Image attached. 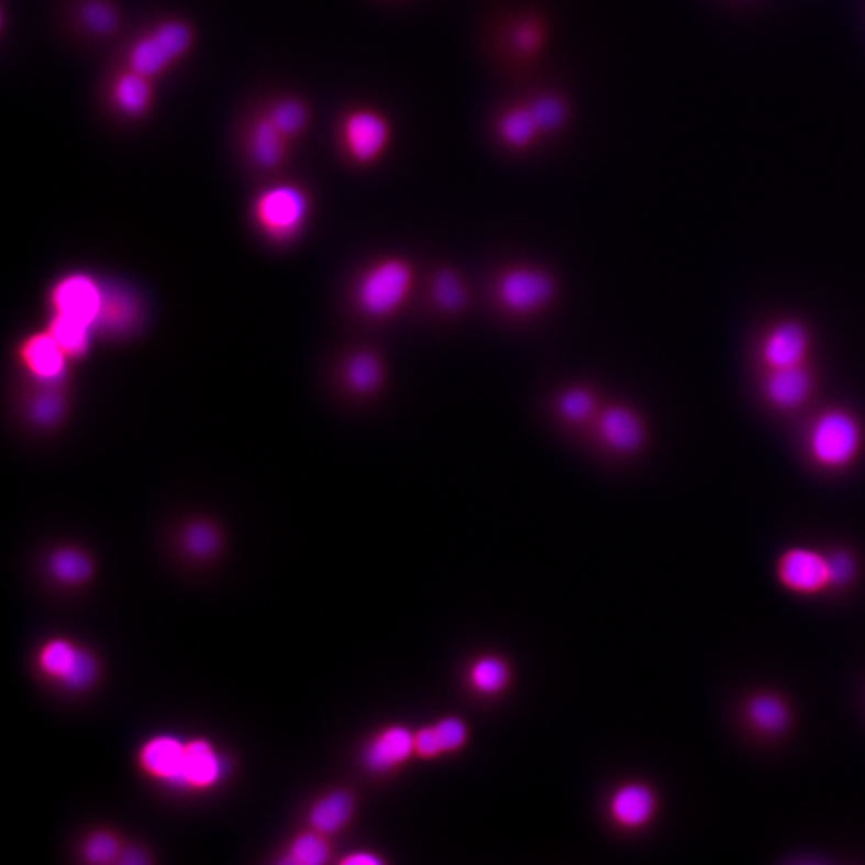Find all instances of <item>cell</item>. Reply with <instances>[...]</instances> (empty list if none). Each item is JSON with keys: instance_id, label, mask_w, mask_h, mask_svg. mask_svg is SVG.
Listing matches in <instances>:
<instances>
[{"instance_id": "9c48e42d", "label": "cell", "mask_w": 865, "mask_h": 865, "mask_svg": "<svg viewBox=\"0 0 865 865\" xmlns=\"http://www.w3.org/2000/svg\"><path fill=\"white\" fill-rule=\"evenodd\" d=\"M499 299L514 313H532L553 299L555 284L544 271L514 268L500 278Z\"/></svg>"}, {"instance_id": "7402d4cb", "label": "cell", "mask_w": 865, "mask_h": 865, "mask_svg": "<svg viewBox=\"0 0 865 865\" xmlns=\"http://www.w3.org/2000/svg\"><path fill=\"white\" fill-rule=\"evenodd\" d=\"M114 103L119 111L127 115H142L148 110L153 90L149 77L135 71L125 73L114 82Z\"/></svg>"}, {"instance_id": "ba28073f", "label": "cell", "mask_w": 865, "mask_h": 865, "mask_svg": "<svg viewBox=\"0 0 865 865\" xmlns=\"http://www.w3.org/2000/svg\"><path fill=\"white\" fill-rule=\"evenodd\" d=\"M38 665L48 677L71 689L89 688L98 675L93 657L66 640L48 641L38 654Z\"/></svg>"}, {"instance_id": "74e56055", "label": "cell", "mask_w": 865, "mask_h": 865, "mask_svg": "<svg viewBox=\"0 0 865 865\" xmlns=\"http://www.w3.org/2000/svg\"><path fill=\"white\" fill-rule=\"evenodd\" d=\"M63 411V399L62 396L57 393H44L37 396L36 401L33 404V414L36 417L38 422L44 423V425H51L54 423L55 420L62 415Z\"/></svg>"}, {"instance_id": "484cf974", "label": "cell", "mask_w": 865, "mask_h": 865, "mask_svg": "<svg viewBox=\"0 0 865 865\" xmlns=\"http://www.w3.org/2000/svg\"><path fill=\"white\" fill-rule=\"evenodd\" d=\"M51 335L68 356H80L89 350L92 325L73 320V318L55 314L51 322Z\"/></svg>"}, {"instance_id": "4dcf8cb0", "label": "cell", "mask_w": 865, "mask_h": 865, "mask_svg": "<svg viewBox=\"0 0 865 865\" xmlns=\"http://www.w3.org/2000/svg\"><path fill=\"white\" fill-rule=\"evenodd\" d=\"M595 398L585 388H570L559 396L558 409L569 422L579 423L594 414Z\"/></svg>"}, {"instance_id": "8992f818", "label": "cell", "mask_w": 865, "mask_h": 865, "mask_svg": "<svg viewBox=\"0 0 865 865\" xmlns=\"http://www.w3.org/2000/svg\"><path fill=\"white\" fill-rule=\"evenodd\" d=\"M343 143L350 157L359 164L376 163L391 138L387 119L374 110H358L343 122Z\"/></svg>"}, {"instance_id": "e0dca14e", "label": "cell", "mask_w": 865, "mask_h": 865, "mask_svg": "<svg viewBox=\"0 0 865 865\" xmlns=\"http://www.w3.org/2000/svg\"><path fill=\"white\" fill-rule=\"evenodd\" d=\"M222 776V763L215 748L208 741L196 739L185 745L184 769L180 786L206 789L213 786Z\"/></svg>"}, {"instance_id": "3957f363", "label": "cell", "mask_w": 865, "mask_h": 865, "mask_svg": "<svg viewBox=\"0 0 865 865\" xmlns=\"http://www.w3.org/2000/svg\"><path fill=\"white\" fill-rule=\"evenodd\" d=\"M191 31L180 21L160 24L153 34L133 45L129 55L132 71L145 77L160 75L174 59L191 47Z\"/></svg>"}, {"instance_id": "f35d334b", "label": "cell", "mask_w": 865, "mask_h": 865, "mask_svg": "<svg viewBox=\"0 0 865 865\" xmlns=\"http://www.w3.org/2000/svg\"><path fill=\"white\" fill-rule=\"evenodd\" d=\"M518 47L520 51L526 52H534L537 48L539 44V34L537 30L532 26H523L521 30H518Z\"/></svg>"}, {"instance_id": "ac0fdd59", "label": "cell", "mask_w": 865, "mask_h": 865, "mask_svg": "<svg viewBox=\"0 0 865 865\" xmlns=\"http://www.w3.org/2000/svg\"><path fill=\"white\" fill-rule=\"evenodd\" d=\"M745 720L756 733L780 735L790 727L791 713L783 697L759 692L745 703Z\"/></svg>"}, {"instance_id": "7c38bea8", "label": "cell", "mask_w": 865, "mask_h": 865, "mask_svg": "<svg viewBox=\"0 0 865 865\" xmlns=\"http://www.w3.org/2000/svg\"><path fill=\"white\" fill-rule=\"evenodd\" d=\"M414 752L415 734L404 727H390L369 742L364 751V765L374 773L391 772Z\"/></svg>"}, {"instance_id": "60d3db41", "label": "cell", "mask_w": 865, "mask_h": 865, "mask_svg": "<svg viewBox=\"0 0 865 865\" xmlns=\"http://www.w3.org/2000/svg\"><path fill=\"white\" fill-rule=\"evenodd\" d=\"M343 864L346 865H378L381 864V860H378L377 856L374 854L367 853V851H363V853H355L352 856L345 857L343 860Z\"/></svg>"}, {"instance_id": "277c9868", "label": "cell", "mask_w": 865, "mask_h": 865, "mask_svg": "<svg viewBox=\"0 0 865 865\" xmlns=\"http://www.w3.org/2000/svg\"><path fill=\"white\" fill-rule=\"evenodd\" d=\"M308 215V199L301 189L281 185L266 189L255 202L258 225L278 240L292 237Z\"/></svg>"}, {"instance_id": "d4e9b609", "label": "cell", "mask_w": 865, "mask_h": 865, "mask_svg": "<svg viewBox=\"0 0 865 865\" xmlns=\"http://www.w3.org/2000/svg\"><path fill=\"white\" fill-rule=\"evenodd\" d=\"M48 567L55 579L69 585L86 583L93 570L89 556L75 548H62L55 552Z\"/></svg>"}, {"instance_id": "f546056e", "label": "cell", "mask_w": 865, "mask_h": 865, "mask_svg": "<svg viewBox=\"0 0 865 865\" xmlns=\"http://www.w3.org/2000/svg\"><path fill=\"white\" fill-rule=\"evenodd\" d=\"M434 299L444 310H461L467 301V293L461 278L451 271L440 273L434 281Z\"/></svg>"}, {"instance_id": "d590c367", "label": "cell", "mask_w": 865, "mask_h": 865, "mask_svg": "<svg viewBox=\"0 0 865 865\" xmlns=\"http://www.w3.org/2000/svg\"><path fill=\"white\" fill-rule=\"evenodd\" d=\"M828 558L830 588H845L846 585L853 583L857 574V563L851 553L845 550H836V552L830 553Z\"/></svg>"}, {"instance_id": "e575fe53", "label": "cell", "mask_w": 865, "mask_h": 865, "mask_svg": "<svg viewBox=\"0 0 865 865\" xmlns=\"http://www.w3.org/2000/svg\"><path fill=\"white\" fill-rule=\"evenodd\" d=\"M220 539L215 529L204 523H196L187 529L185 546L192 556L208 558L219 550Z\"/></svg>"}, {"instance_id": "603a6c76", "label": "cell", "mask_w": 865, "mask_h": 865, "mask_svg": "<svg viewBox=\"0 0 865 865\" xmlns=\"http://www.w3.org/2000/svg\"><path fill=\"white\" fill-rule=\"evenodd\" d=\"M286 135L275 124L271 119H264L255 124L251 135L252 157L258 166L264 169H273L284 159Z\"/></svg>"}, {"instance_id": "1f68e13d", "label": "cell", "mask_w": 865, "mask_h": 865, "mask_svg": "<svg viewBox=\"0 0 865 865\" xmlns=\"http://www.w3.org/2000/svg\"><path fill=\"white\" fill-rule=\"evenodd\" d=\"M307 110L299 101L284 100L281 103L273 108L271 119L273 124L284 133V135H296L307 124Z\"/></svg>"}, {"instance_id": "6da1fadb", "label": "cell", "mask_w": 865, "mask_h": 865, "mask_svg": "<svg viewBox=\"0 0 865 865\" xmlns=\"http://www.w3.org/2000/svg\"><path fill=\"white\" fill-rule=\"evenodd\" d=\"M807 443L816 465L825 470H845L863 452V423L847 409H828L812 420Z\"/></svg>"}, {"instance_id": "ab89813d", "label": "cell", "mask_w": 865, "mask_h": 865, "mask_svg": "<svg viewBox=\"0 0 865 865\" xmlns=\"http://www.w3.org/2000/svg\"><path fill=\"white\" fill-rule=\"evenodd\" d=\"M118 863L125 865H140L148 863V860H146L145 853H143V851L136 850V847H131V850L122 851Z\"/></svg>"}, {"instance_id": "5bb4252c", "label": "cell", "mask_w": 865, "mask_h": 865, "mask_svg": "<svg viewBox=\"0 0 865 865\" xmlns=\"http://www.w3.org/2000/svg\"><path fill=\"white\" fill-rule=\"evenodd\" d=\"M21 358L34 377L42 381H57L65 376V350L58 345L57 340L47 334L34 335L21 346Z\"/></svg>"}, {"instance_id": "8d00e7d4", "label": "cell", "mask_w": 865, "mask_h": 865, "mask_svg": "<svg viewBox=\"0 0 865 865\" xmlns=\"http://www.w3.org/2000/svg\"><path fill=\"white\" fill-rule=\"evenodd\" d=\"M532 113L537 119L541 131H552L563 124L566 108L556 97H541L531 104Z\"/></svg>"}, {"instance_id": "9a60e30c", "label": "cell", "mask_w": 865, "mask_h": 865, "mask_svg": "<svg viewBox=\"0 0 865 865\" xmlns=\"http://www.w3.org/2000/svg\"><path fill=\"white\" fill-rule=\"evenodd\" d=\"M656 795L644 784H626L612 795L609 803L612 818L629 829L646 825L656 814Z\"/></svg>"}, {"instance_id": "d6a6232c", "label": "cell", "mask_w": 865, "mask_h": 865, "mask_svg": "<svg viewBox=\"0 0 865 865\" xmlns=\"http://www.w3.org/2000/svg\"><path fill=\"white\" fill-rule=\"evenodd\" d=\"M84 857L90 864H111L119 861L121 850L118 840L108 832H97L87 839L82 847Z\"/></svg>"}, {"instance_id": "30bf717a", "label": "cell", "mask_w": 865, "mask_h": 865, "mask_svg": "<svg viewBox=\"0 0 865 865\" xmlns=\"http://www.w3.org/2000/svg\"><path fill=\"white\" fill-rule=\"evenodd\" d=\"M104 290L97 286L89 276H66L52 290V304L55 314L73 318V320L97 324L103 304Z\"/></svg>"}, {"instance_id": "cb8c5ba5", "label": "cell", "mask_w": 865, "mask_h": 865, "mask_svg": "<svg viewBox=\"0 0 865 865\" xmlns=\"http://www.w3.org/2000/svg\"><path fill=\"white\" fill-rule=\"evenodd\" d=\"M138 318L135 300L122 290H104L98 325L111 332H125Z\"/></svg>"}, {"instance_id": "836d02e7", "label": "cell", "mask_w": 865, "mask_h": 865, "mask_svg": "<svg viewBox=\"0 0 865 865\" xmlns=\"http://www.w3.org/2000/svg\"><path fill=\"white\" fill-rule=\"evenodd\" d=\"M84 24L97 34H110L118 26V15L113 7L103 0H89L80 10Z\"/></svg>"}, {"instance_id": "2e32d148", "label": "cell", "mask_w": 865, "mask_h": 865, "mask_svg": "<svg viewBox=\"0 0 865 865\" xmlns=\"http://www.w3.org/2000/svg\"><path fill=\"white\" fill-rule=\"evenodd\" d=\"M185 745L171 735H157L146 742L140 753L143 769L157 779L180 784L184 769Z\"/></svg>"}, {"instance_id": "d6986e66", "label": "cell", "mask_w": 865, "mask_h": 865, "mask_svg": "<svg viewBox=\"0 0 865 865\" xmlns=\"http://www.w3.org/2000/svg\"><path fill=\"white\" fill-rule=\"evenodd\" d=\"M467 741V727L458 718H444L415 734V752L432 758L440 753L457 751Z\"/></svg>"}, {"instance_id": "f1b7e54d", "label": "cell", "mask_w": 865, "mask_h": 865, "mask_svg": "<svg viewBox=\"0 0 865 865\" xmlns=\"http://www.w3.org/2000/svg\"><path fill=\"white\" fill-rule=\"evenodd\" d=\"M290 863L297 865H321L329 860V845L318 833H303L289 847Z\"/></svg>"}, {"instance_id": "5b68a950", "label": "cell", "mask_w": 865, "mask_h": 865, "mask_svg": "<svg viewBox=\"0 0 865 865\" xmlns=\"http://www.w3.org/2000/svg\"><path fill=\"white\" fill-rule=\"evenodd\" d=\"M777 579L798 595H818L830 588L829 558L808 546H794L777 559Z\"/></svg>"}, {"instance_id": "8fae6325", "label": "cell", "mask_w": 865, "mask_h": 865, "mask_svg": "<svg viewBox=\"0 0 865 865\" xmlns=\"http://www.w3.org/2000/svg\"><path fill=\"white\" fill-rule=\"evenodd\" d=\"M812 390L814 376L808 364L768 369L763 380V395L777 411H797L811 398Z\"/></svg>"}, {"instance_id": "ffe728a7", "label": "cell", "mask_w": 865, "mask_h": 865, "mask_svg": "<svg viewBox=\"0 0 865 865\" xmlns=\"http://www.w3.org/2000/svg\"><path fill=\"white\" fill-rule=\"evenodd\" d=\"M352 795L348 791L335 790L317 801L310 811V822L320 833H334L348 824L353 816Z\"/></svg>"}, {"instance_id": "52a82bcc", "label": "cell", "mask_w": 865, "mask_h": 865, "mask_svg": "<svg viewBox=\"0 0 865 865\" xmlns=\"http://www.w3.org/2000/svg\"><path fill=\"white\" fill-rule=\"evenodd\" d=\"M809 352V329L798 320L776 322L759 342V359L766 370L807 364Z\"/></svg>"}, {"instance_id": "7a4b0ae2", "label": "cell", "mask_w": 865, "mask_h": 865, "mask_svg": "<svg viewBox=\"0 0 865 865\" xmlns=\"http://www.w3.org/2000/svg\"><path fill=\"white\" fill-rule=\"evenodd\" d=\"M412 286V268L408 262L388 258L374 265L361 279V310L373 318H385L399 310Z\"/></svg>"}, {"instance_id": "44dd1931", "label": "cell", "mask_w": 865, "mask_h": 865, "mask_svg": "<svg viewBox=\"0 0 865 865\" xmlns=\"http://www.w3.org/2000/svg\"><path fill=\"white\" fill-rule=\"evenodd\" d=\"M541 132L531 107H514L506 111L499 121L500 138L514 149H524L534 143Z\"/></svg>"}, {"instance_id": "4fadbf2b", "label": "cell", "mask_w": 865, "mask_h": 865, "mask_svg": "<svg viewBox=\"0 0 865 865\" xmlns=\"http://www.w3.org/2000/svg\"><path fill=\"white\" fill-rule=\"evenodd\" d=\"M600 433L606 446L619 454L640 451L646 440L643 420L625 406L606 409L600 419Z\"/></svg>"}, {"instance_id": "83f0119b", "label": "cell", "mask_w": 865, "mask_h": 865, "mask_svg": "<svg viewBox=\"0 0 865 865\" xmlns=\"http://www.w3.org/2000/svg\"><path fill=\"white\" fill-rule=\"evenodd\" d=\"M346 378L353 390L359 393H370L384 380V366L376 355L359 353L350 361Z\"/></svg>"}, {"instance_id": "4316f807", "label": "cell", "mask_w": 865, "mask_h": 865, "mask_svg": "<svg viewBox=\"0 0 865 865\" xmlns=\"http://www.w3.org/2000/svg\"><path fill=\"white\" fill-rule=\"evenodd\" d=\"M508 678V667L502 658L483 657L473 665L470 670V681L476 691L483 695H496L506 688Z\"/></svg>"}]
</instances>
